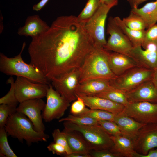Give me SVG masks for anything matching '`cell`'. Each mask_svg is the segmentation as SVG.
<instances>
[{
  "label": "cell",
  "mask_w": 157,
  "mask_h": 157,
  "mask_svg": "<svg viewBox=\"0 0 157 157\" xmlns=\"http://www.w3.org/2000/svg\"><path fill=\"white\" fill-rule=\"evenodd\" d=\"M63 122L64 128L80 132L91 150H110L114 145L111 135L99 124L83 126L68 121Z\"/></svg>",
  "instance_id": "5"
},
{
  "label": "cell",
  "mask_w": 157,
  "mask_h": 157,
  "mask_svg": "<svg viewBox=\"0 0 157 157\" xmlns=\"http://www.w3.org/2000/svg\"><path fill=\"white\" fill-rule=\"evenodd\" d=\"M95 46L77 17L61 16L47 31L32 38L30 64L51 81L78 69Z\"/></svg>",
  "instance_id": "1"
},
{
  "label": "cell",
  "mask_w": 157,
  "mask_h": 157,
  "mask_svg": "<svg viewBox=\"0 0 157 157\" xmlns=\"http://www.w3.org/2000/svg\"><path fill=\"white\" fill-rule=\"evenodd\" d=\"M127 116L144 124H157V103L129 102L123 111Z\"/></svg>",
  "instance_id": "11"
},
{
  "label": "cell",
  "mask_w": 157,
  "mask_h": 157,
  "mask_svg": "<svg viewBox=\"0 0 157 157\" xmlns=\"http://www.w3.org/2000/svg\"><path fill=\"white\" fill-rule=\"evenodd\" d=\"M52 135L54 142L61 145L65 147L67 153L66 155L72 153L64 133L62 131H61L59 129H57L54 130L52 133Z\"/></svg>",
  "instance_id": "35"
},
{
  "label": "cell",
  "mask_w": 157,
  "mask_h": 157,
  "mask_svg": "<svg viewBox=\"0 0 157 157\" xmlns=\"http://www.w3.org/2000/svg\"><path fill=\"white\" fill-rule=\"evenodd\" d=\"M98 123L110 135L115 136L121 135L118 126L114 121L106 120H99Z\"/></svg>",
  "instance_id": "36"
},
{
  "label": "cell",
  "mask_w": 157,
  "mask_h": 157,
  "mask_svg": "<svg viewBox=\"0 0 157 157\" xmlns=\"http://www.w3.org/2000/svg\"><path fill=\"white\" fill-rule=\"evenodd\" d=\"M17 107L8 104H0V128L4 127L9 117L17 111Z\"/></svg>",
  "instance_id": "34"
},
{
  "label": "cell",
  "mask_w": 157,
  "mask_h": 157,
  "mask_svg": "<svg viewBox=\"0 0 157 157\" xmlns=\"http://www.w3.org/2000/svg\"><path fill=\"white\" fill-rule=\"evenodd\" d=\"M107 33L110 36L104 48L130 56L133 47L111 16L108 19Z\"/></svg>",
  "instance_id": "8"
},
{
  "label": "cell",
  "mask_w": 157,
  "mask_h": 157,
  "mask_svg": "<svg viewBox=\"0 0 157 157\" xmlns=\"http://www.w3.org/2000/svg\"><path fill=\"white\" fill-rule=\"evenodd\" d=\"M151 80L157 88V68L154 70Z\"/></svg>",
  "instance_id": "45"
},
{
  "label": "cell",
  "mask_w": 157,
  "mask_h": 157,
  "mask_svg": "<svg viewBox=\"0 0 157 157\" xmlns=\"http://www.w3.org/2000/svg\"><path fill=\"white\" fill-rule=\"evenodd\" d=\"M62 131L66 137L72 153L89 154L91 148L82 135L79 132L64 128Z\"/></svg>",
  "instance_id": "22"
},
{
  "label": "cell",
  "mask_w": 157,
  "mask_h": 157,
  "mask_svg": "<svg viewBox=\"0 0 157 157\" xmlns=\"http://www.w3.org/2000/svg\"><path fill=\"white\" fill-rule=\"evenodd\" d=\"M138 66L154 70L157 68V50L144 49L142 46L133 47L130 54Z\"/></svg>",
  "instance_id": "18"
},
{
  "label": "cell",
  "mask_w": 157,
  "mask_h": 157,
  "mask_svg": "<svg viewBox=\"0 0 157 157\" xmlns=\"http://www.w3.org/2000/svg\"><path fill=\"white\" fill-rule=\"evenodd\" d=\"M78 96L83 99L86 106L91 109L104 110L117 114L124 108V105L105 98L96 96Z\"/></svg>",
  "instance_id": "19"
},
{
  "label": "cell",
  "mask_w": 157,
  "mask_h": 157,
  "mask_svg": "<svg viewBox=\"0 0 157 157\" xmlns=\"http://www.w3.org/2000/svg\"><path fill=\"white\" fill-rule=\"evenodd\" d=\"M110 53L104 47L96 45L78 69L80 83L94 79L110 80L116 76L109 65Z\"/></svg>",
  "instance_id": "2"
},
{
  "label": "cell",
  "mask_w": 157,
  "mask_h": 157,
  "mask_svg": "<svg viewBox=\"0 0 157 157\" xmlns=\"http://www.w3.org/2000/svg\"><path fill=\"white\" fill-rule=\"evenodd\" d=\"M135 151L142 155L157 148V124H145L139 130L133 141Z\"/></svg>",
  "instance_id": "14"
},
{
  "label": "cell",
  "mask_w": 157,
  "mask_h": 157,
  "mask_svg": "<svg viewBox=\"0 0 157 157\" xmlns=\"http://www.w3.org/2000/svg\"><path fill=\"white\" fill-rule=\"evenodd\" d=\"M113 88L109 79H92L80 83L77 94L78 96H93Z\"/></svg>",
  "instance_id": "21"
},
{
  "label": "cell",
  "mask_w": 157,
  "mask_h": 157,
  "mask_svg": "<svg viewBox=\"0 0 157 157\" xmlns=\"http://www.w3.org/2000/svg\"><path fill=\"white\" fill-rule=\"evenodd\" d=\"M7 83L10 84V88L8 93L0 99V104H6L17 106L19 102L15 95V81L13 78L10 77L7 80Z\"/></svg>",
  "instance_id": "33"
},
{
  "label": "cell",
  "mask_w": 157,
  "mask_h": 157,
  "mask_svg": "<svg viewBox=\"0 0 157 157\" xmlns=\"http://www.w3.org/2000/svg\"><path fill=\"white\" fill-rule=\"evenodd\" d=\"M113 17L118 26L129 39L133 47L142 46L146 30H136L131 29L125 24L119 17Z\"/></svg>",
  "instance_id": "25"
},
{
  "label": "cell",
  "mask_w": 157,
  "mask_h": 157,
  "mask_svg": "<svg viewBox=\"0 0 157 157\" xmlns=\"http://www.w3.org/2000/svg\"><path fill=\"white\" fill-rule=\"evenodd\" d=\"M7 135L4 127L0 128V156L17 157L9 145Z\"/></svg>",
  "instance_id": "31"
},
{
  "label": "cell",
  "mask_w": 157,
  "mask_h": 157,
  "mask_svg": "<svg viewBox=\"0 0 157 157\" xmlns=\"http://www.w3.org/2000/svg\"><path fill=\"white\" fill-rule=\"evenodd\" d=\"M48 150L53 154L64 156L67 154L66 149L61 145L54 142L51 143L47 147Z\"/></svg>",
  "instance_id": "38"
},
{
  "label": "cell",
  "mask_w": 157,
  "mask_h": 157,
  "mask_svg": "<svg viewBox=\"0 0 157 157\" xmlns=\"http://www.w3.org/2000/svg\"><path fill=\"white\" fill-rule=\"evenodd\" d=\"M133 157H157V148L150 150L145 155L140 154L135 151Z\"/></svg>",
  "instance_id": "40"
},
{
  "label": "cell",
  "mask_w": 157,
  "mask_h": 157,
  "mask_svg": "<svg viewBox=\"0 0 157 157\" xmlns=\"http://www.w3.org/2000/svg\"><path fill=\"white\" fill-rule=\"evenodd\" d=\"M45 104L42 99L28 100L19 103L17 111L24 114L31 120L35 131L44 132L45 128L42 114Z\"/></svg>",
  "instance_id": "13"
},
{
  "label": "cell",
  "mask_w": 157,
  "mask_h": 157,
  "mask_svg": "<svg viewBox=\"0 0 157 157\" xmlns=\"http://www.w3.org/2000/svg\"><path fill=\"white\" fill-rule=\"evenodd\" d=\"M93 96L107 99L125 106L129 102L125 92L114 88Z\"/></svg>",
  "instance_id": "26"
},
{
  "label": "cell",
  "mask_w": 157,
  "mask_h": 157,
  "mask_svg": "<svg viewBox=\"0 0 157 157\" xmlns=\"http://www.w3.org/2000/svg\"><path fill=\"white\" fill-rule=\"evenodd\" d=\"M89 154L91 157H120L118 154L109 150H91Z\"/></svg>",
  "instance_id": "39"
},
{
  "label": "cell",
  "mask_w": 157,
  "mask_h": 157,
  "mask_svg": "<svg viewBox=\"0 0 157 157\" xmlns=\"http://www.w3.org/2000/svg\"><path fill=\"white\" fill-rule=\"evenodd\" d=\"M55 89L71 103L77 99V90L80 84L78 69H74L51 81Z\"/></svg>",
  "instance_id": "12"
},
{
  "label": "cell",
  "mask_w": 157,
  "mask_h": 157,
  "mask_svg": "<svg viewBox=\"0 0 157 157\" xmlns=\"http://www.w3.org/2000/svg\"><path fill=\"white\" fill-rule=\"evenodd\" d=\"M46 97V102L42 114L43 119L46 122H49L60 119L70 106V102L61 96L50 83Z\"/></svg>",
  "instance_id": "9"
},
{
  "label": "cell",
  "mask_w": 157,
  "mask_h": 157,
  "mask_svg": "<svg viewBox=\"0 0 157 157\" xmlns=\"http://www.w3.org/2000/svg\"><path fill=\"white\" fill-rule=\"evenodd\" d=\"M100 0H88L84 8L77 17L80 22L84 23L91 18L99 8Z\"/></svg>",
  "instance_id": "27"
},
{
  "label": "cell",
  "mask_w": 157,
  "mask_h": 157,
  "mask_svg": "<svg viewBox=\"0 0 157 157\" xmlns=\"http://www.w3.org/2000/svg\"><path fill=\"white\" fill-rule=\"evenodd\" d=\"M26 44L24 42L19 53L13 57L9 58L0 53V71L8 75L21 76L35 83L49 84V80L33 66L24 61L21 54Z\"/></svg>",
  "instance_id": "4"
},
{
  "label": "cell",
  "mask_w": 157,
  "mask_h": 157,
  "mask_svg": "<svg viewBox=\"0 0 157 157\" xmlns=\"http://www.w3.org/2000/svg\"><path fill=\"white\" fill-rule=\"evenodd\" d=\"M114 145L110 150L120 157H133L134 150L133 141L122 135H111Z\"/></svg>",
  "instance_id": "23"
},
{
  "label": "cell",
  "mask_w": 157,
  "mask_h": 157,
  "mask_svg": "<svg viewBox=\"0 0 157 157\" xmlns=\"http://www.w3.org/2000/svg\"><path fill=\"white\" fill-rule=\"evenodd\" d=\"M85 106L83 99L77 95V99L71 105V113L73 115H78L84 111L86 108Z\"/></svg>",
  "instance_id": "37"
},
{
  "label": "cell",
  "mask_w": 157,
  "mask_h": 157,
  "mask_svg": "<svg viewBox=\"0 0 157 157\" xmlns=\"http://www.w3.org/2000/svg\"><path fill=\"white\" fill-rule=\"evenodd\" d=\"M142 47L144 49L157 50V23L146 31Z\"/></svg>",
  "instance_id": "28"
},
{
  "label": "cell",
  "mask_w": 157,
  "mask_h": 157,
  "mask_svg": "<svg viewBox=\"0 0 157 157\" xmlns=\"http://www.w3.org/2000/svg\"><path fill=\"white\" fill-rule=\"evenodd\" d=\"M108 62L111 71L116 76L138 66L135 62L130 56L115 52L110 53Z\"/></svg>",
  "instance_id": "20"
},
{
  "label": "cell",
  "mask_w": 157,
  "mask_h": 157,
  "mask_svg": "<svg viewBox=\"0 0 157 157\" xmlns=\"http://www.w3.org/2000/svg\"><path fill=\"white\" fill-rule=\"evenodd\" d=\"M59 122L68 121L80 125L99 124L98 120L91 117L80 115L69 114L67 117L60 119Z\"/></svg>",
  "instance_id": "32"
},
{
  "label": "cell",
  "mask_w": 157,
  "mask_h": 157,
  "mask_svg": "<svg viewBox=\"0 0 157 157\" xmlns=\"http://www.w3.org/2000/svg\"><path fill=\"white\" fill-rule=\"evenodd\" d=\"M101 3L110 6L112 7L116 6L118 3V0H100Z\"/></svg>",
  "instance_id": "43"
},
{
  "label": "cell",
  "mask_w": 157,
  "mask_h": 157,
  "mask_svg": "<svg viewBox=\"0 0 157 157\" xmlns=\"http://www.w3.org/2000/svg\"><path fill=\"white\" fill-rule=\"evenodd\" d=\"M125 93L129 102L145 101L157 103V88L151 80Z\"/></svg>",
  "instance_id": "15"
},
{
  "label": "cell",
  "mask_w": 157,
  "mask_h": 157,
  "mask_svg": "<svg viewBox=\"0 0 157 157\" xmlns=\"http://www.w3.org/2000/svg\"><path fill=\"white\" fill-rule=\"evenodd\" d=\"M8 134L30 146L40 142H46L49 135L44 132L35 131L31 120L25 115L16 112L8 117L4 126Z\"/></svg>",
  "instance_id": "3"
},
{
  "label": "cell",
  "mask_w": 157,
  "mask_h": 157,
  "mask_svg": "<svg viewBox=\"0 0 157 157\" xmlns=\"http://www.w3.org/2000/svg\"><path fill=\"white\" fill-rule=\"evenodd\" d=\"M14 85L15 96L20 103L45 97L49 84L35 83L26 78L17 76Z\"/></svg>",
  "instance_id": "10"
},
{
  "label": "cell",
  "mask_w": 157,
  "mask_h": 157,
  "mask_svg": "<svg viewBox=\"0 0 157 157\" xmlns=\"http://www.w3.org/2000/svg\"><path fill=\"white\" fill-rule=\"evenodd\" d=\"M147 0H127L131 8H138V6Z\"/></svg>",
  "instance_id": "42"
},
{
  "label": "cell",
  "mask_w": 157,
  "mask_h": 157,
  "mask_svg": "<svg viewBox=\"0 0 157 157\" xmlns=\"http://www.w3.org/2000/svg\"><path fill=\"white\" fill-rule=\"evenodd\" d=\"M49 26L37 15L28 16L24 26L18 30L17 34L20 36H30L32 38L37 37L47 31Z\"/></svg>",
  "instance_id": "16"
},
{
  "label": "cell",
  "mask_w": 157,
  "mask_h": 157,
  "mask_svg": "<svg viewBox=\"0 0 157 157\" xmlns=\"http://www.w3.org/2000/svg\"><path fill=\"white\" fill-rule=\"evenodd\" d=\"M112 7L101 3L94 14L84 23V27L95 44L104 47L106 43L105 25L108 14Z\"/></svg>",
  "instance_id": "7"
},
{
  "label": "cell",
  "mask_w": 157,
  "mask_h": 157,
  "mask_svg": "<svg viewBox=\"0 0 157 157\" xmlns=\"http://www.w3.org/2000/svg\"><path fill=\"white\" fill-rule=\"evenodd\" d=\"M122 20L129 28L136 30H145L147 28L144 20L140 16L131 11L129 15Z\"/></svg>",
  "instance_id": "29"
},
{
  "label": "cell",
  "mask_w": 157,
  "mask_h": 157,
  "mask_svg": "<svg viewBox=\"0 0 157 157\" xmlns=\"http://www.w3.org/2000/svg\"><path fill=\"white\" fill-rule=\"evenodd\" d=\"M113 121L118 126L121 135L133 141L140 129L146 124L136 121L126 115L123 111L115 114Z\"/></svg>",
  "instance_id": "17"
},
{
  "label": "cell",
  "mask_w": 157,
  "mask_h": 157,
  "mask_svg": "<svg viewBox=\"0 0 157 157\" xmlns=\"http://www.w3.org/2000/svg\"><path fill=\"white\" fill-rule=\"evenodd\" d=\"M49 0H41L39 2L34 5L33 7V10L38 11L42 9L47 3Z\"/></svg>",
  "instance_id": "41"
},
{
  "label": "cell",
  "mask_w": 157,
  "mask_h": 157,
  "mask_svg": "<svg viewBox=\"0 0 157 157\" xmlns=\"http://www.w3.org/2000/svg\"><path fill=\"white\" fill-rule=\"evenodd\" d=\"M65 157H91L90 154H85L79 153H72L66 155Z\"/></svg>",
  "instance_id": "44"
},
{
  "label": "cell",
  "mask_w": 157,
  "mask_h": 157,
  "mask_svg": "<svg viewBox=\"0 0 157 157\" xmlns=\"http://www.w3.org/2000/svg\"><path fill=\"white\" fill-rule=\"evenodd\" d=\"M115 114L104 110L86 108L84 111L78 115L88 117L98 120H110L113 121Z\"/></svg>",
  "instance_id": "30"
},
{
  "label": "cell",
  "mask_w": 157,
  "mask_h": 157,
  "mask_svg": "<svg viewBox=\"0 0 157 157\" xmlns=\"http://www.w3.org/2000/svg\"><path fill=\"white\" fill-rule=\"evenodd\" d=\"M153 71L154 70L135 67L110 79V85L115 88L127 92L151 80Z\"/></svg>",
  "instance_id": "6"
},
{
  "label": "cell",
  "mask_w": 157,
  "mask_h": 157,
  "mask_svg": "<svg viewBox=\"0 0 157 157\" xmlns=\"http://www.w3.org/2000/svg\"><path fill=\"white\" fill-rule=\"evenodd\" d=\"M131 11L142 19L147 29L157 23V0L148 3L140 8H131Z\"/></svg>",
  "instance_id": "24"
}]
</instances>
